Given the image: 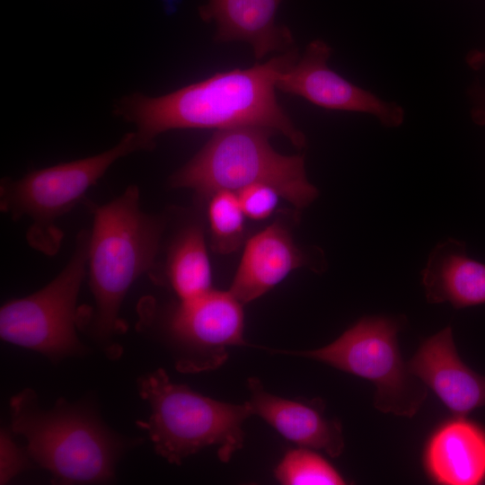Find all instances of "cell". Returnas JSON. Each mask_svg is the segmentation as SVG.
<instances>
[{"label": "cell", "instance_id": "7a4b0ae2", "mask_svg": "<svg viewBox=\"0 0 485 485\" xmlns=\"http://www.w3.org/2000/svg\"><path fill=\"white\" fill-rule=\"evenodd\" d=\"M93 214L87 268L94 307L84 311L80 329L113 359L122 353L114 339L128 329L119 316L122 303L135 281L153 269L163 221L141 209L136 185L93 206Z\"/></svg>", "mask_w": 485, "mask_h": 485}, {"label": "cell", "instance_id": "6da1fadb", "mask_svg": "<svg viewBox=\"0 0 485 485\" xmlns=\"http://www.w3.org/2000/svg\"><path fill=\"white\" fill-rule=\"evenodd\" d=\"M298 57L295 48L263 64L219 72L162 96L137 93L123 98L116 112L137 126V133L151 148L159 134L171 129L241 126L271 128L302 148L305 137L276 96L278 73Z\"/></svg>", "mask_w": 485, "mask_h": 485}, {"label": "cell", "instance_id": "7c38bea8", "mask_svg": "<svg viewBox=\"0 0 485 485\" xmlns=\"http://www.w3.org/2000/svg\"><path fill=\"white\" fill-rule=\"evenodd\" d=\"M249 404L257 415L280 435L299 445L322 450L331 457L340 456L344 449L340 423L324 415L321 401L288 400L267 392L256 377L248 380Z\"/></svg>", "mask_w": 485, "mask_h": 485}, {"label": "cell", "instance_id": "8fae6325", "mask_svg": "<svg viewBox=\"0 0 485 485\" xmlns=\"http://www.w3.org/2000/svg\"><path fill=\"white\" fill-rule=\"evenodd\" d=\"M408 366L454 415L485 407V375L461 360L450 326L426 340Z\"/></svg>", "mask_w": 485, "mask_h": 485}, {"label": "cell", "instance_id": "e0dca14e", "mask_svg": "<svg viewBox=\"0 0 485 485\" xmlns=\"http://www.w3.org/2000/svg\"><path fill=\"white\" fill-rule=\"evenodd\" d=\"M165 274L181 301L212 289L210 263L199 225H190L177 235L168 252Z\"/></svg>", "mask_w": 485, "mask_h": 485}, {"label": "cell", "instance_id": "9a60e30c", "mask_svg": "<svg viewBox=\"0 0 485 485\" xmlns=\"http://www.w3.org/2000/svg\"><path fill=\"white\" fill-rule=\"evenodd\" d=\"M431 477L445 485H478L485 481V430L463 417L442 426L426 451Z\"/></svg>", "mask_w": 485, "mask_h": 485}, {"label": "cell", "instance_id": "d6986e66", "mask_svg": "<svg viewBox=\"0 0 485 485\" xmlns=\"http://www.w3.org/2000/svg\"><path fill=\"white\" fill-rule=\"evenodd\" d=\"M277 480L285 485H341L344 479L322 456L310 448L288 451L275 469Z\"/></svg>", "mask_w": 485, "mask_h": 485}, {"label": "cell", "instance_id": "ac0fdd59", "mask_svg": "<svg viewBox=\"0 0 485 485\" xmlns=\"http://www.w3.org/2000/svg\"><path fill=\"white\" fill-rule=\"evenodd\" d=\"M244 216L236 192L220 190L210 197L208 220L215 251L227 254L240 247L244 237Z\"/></svg>", "mask_w": 485, "mask_h": 485}, {"label": "cell", "instance_id": "8992f818", "mask_svg": "<svg viewBox=\"0 0 485 485\" xmlns=\"http://www.w3.org/2000/svg\"><path fill=\"white\" fill-rule=\"evenodd\" d=\"M150 148L137 131L130 132L98 154L34 170L18 180L4 178L0 208L13 220L28 217L31 222L26 234L29 244L46 255H55L64 237L57 221L83 199L116 161Z\"/></svg>", "mask_w": 485, "mask_h": 485}, {"label": "cell", "instance_id": "44dd1931", "mask_svg": "<svg viewBox=\"0 0 485 485\" xmlns=\"http://www.w3.org/2000/svg\"><path fill=\"white\" fill-rule=\"evenodd\" d=\"M26 447L19 446L11 433L0 432V484H6L26 469L34 466Z\"/></svg>", "mask_w": 485, "mask_h": 485}, {"label": "cell", "instance_id": "52a82bcc", "mask_svg": "<svg viewBox=\"0 0 485 485\" xmlns=\"http://www.w3.org/2000/svg\"><path fill=\"white\" fill-rule=\"evenodd\" d=\"M401 321L365 317L333 342L305 351L274 352L314 359L370 381L375 387L374 406L384 413L413 417L427 398V385L401 356L397 332Z\"/></svg>", "mask_w": 485, "mask_h": 485}, {"label": "cell", "instance_id": "4fadbf2b", "mask_svg": "<svg viewBox=\"0 0 485 485\" xmlns=\"http://www.w3.org/2000/svg\"><path fill=\"white\" fill-rule=\"evenodd\" d=\"M281 1L208 0L198 13L204 22H215L216 42H247L260 60L270 52L295 48L290 30L276 22Z\"/></svg>", "mask_w": 485, "mask_h": 485}, {"label": "cell", "instance_id": "9c48e42d", "mask_svg": "<svg viewBox=\"0 0 485 485\" xmlns=\"http://www.w3.org/2000/svg\"><path fill=\"white\" fill-rule=\"evenodd\" d=\"M165 333L182 373H198L220 366L227 348L246 345L242 304L233 294L214 289L179 300L167 314Z\"/></svg>", "mask_w": 485, "mask_h": 485}, {"label": "cell", "instance_id": "5bb4252c", "mask_svg": "<svg viewBox=\"0 0 485 485\" xmlns=\"http://www.w3.org/2000/svg\"><path fill=\"white\" fill-rule=\"evenodd\" d=\"M304 262L289 232L275 223L247 242L229 291L242 304L250 303Z\"/></svg>", "mask_w": 485, "mask_h": 485}, {"label": "cell", "instance_id": "5b68a950", "mask_svg": "<svg viewBox=\"0 0 485 485\" xmlns=\"http://www.w3.org/2000/svg\"><path fill=\"white\" fill-rule=\"evenodd\" d=\"M140 397L151 413L137 426L147 431L157 454L181 464L204 448L215 446L222 462H228L243 445L242 424L252 416L247 401H219L172 383L163 368L140 376Z\"/></svg>", "mask_w": 485, "mask_h": 485}, {"label": "cell", "instance_id": "277c9868", "mask_svg": "<svg viewBox=\"0 0 485 485\" xmlns=\"http://www.w3.org/2000/svg\"><path fill=\"white\" fill-rule=\"evenodd\" d=\"M271 128L241 126L218 129L170 180L173 188L211 197L220 190L238 191L253 184L275 188L297 208L307 207L318 191L307 180L304 157L274 150Z\"/></svg>", "mask_w": 485, "mask_h": 485}, {"label": "cell", "instance_id": "30bf717a", "mask_svg": "<svg viewBox=\"0 0 485 485\" xmlns=\"http://www.w3.org/2000/svg\"><path fill=\"white\" fill-rule=\"evenodd\" d=\"M331 54V47L322 40L311 41L302 56L278 73L276 88L325 109L366 113L384 127H399L404 119L402 107L332 71L327 65Z\"/></svg>", "mask_w": 485, "mask_h": 485}, {"label": "cell", "instance_id": "ffe728a7", "mask_svg": "<svg viewBox=\"0 0 485 485\" xmlns=\"http://www.w3.org/2000/svg\"><path fill=\"white\" fill-rule=\"evenodd\" d=\"M239 203L244 215L252 219H264L276 208L278 191L266 184H253L236 191Z\"/></svg>", "mask_w": 485, "mask_h": 485}, {"label": "cell", "instance_id": "2e32d148", "mask_svg": "<svg viewBox=\"0 0 485 485\" xmlns=\"http://www.w3.org/2000/svg\"><path fill=\"white\" fill-rule=\"evenodd\" d=\"M421 274L429 303L448 302L455 308L485 304V264L469 258L458 241L438 243Z\"/></svg>", "mask_w": 485, "mask_h": 485}, {"label": "cell", "instance_id": "ba28073f", "mask_svg": "<svg viewBox=\"0 0 485 485\" xmlns=\"http://www.w3.org/2000/svg\"><path fill=\"white\" fill-rule=\"evenodd\" d=\"M88 241L89 231L82 230L68 262L49 283L1 306L3 340L40 353L52 361L85 353L76 330L83 317L77 298L86 275Z\"/></svg>", "mask_w": 485, "mask_h": 485}, {"label": "cell", "instance_id": "3957f363", "mask_svg": "<svg viewBox=\"0 0 485 485\" xmlns=\"http://www.w3.org/2000/svg\"><path fill=\"white\" fill-rule=\"evenodd\" d=\"M11 431L26 440L35 465L59 484L104 483L114 479L119 460L141 437H125L101 419L88 401L59 398L40 406L36 392L25 388L10 400Z\"/></svg>", "mask_w": 485, "mask_h": 485}]
</instances>
